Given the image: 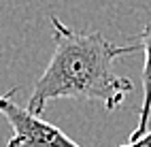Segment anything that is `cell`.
I'll return each mask as SVG.
<instances>
[{"mask_svg": "<svg viewBox=\"0 0 151 147\" xmlns=\"http://www.w3.org/2000/svg\"><path fill=\"white\" fill-rule=\"evenodd\" d=\"M122 147H151V130L143 136V139L130 141V143H126V145H122Z\"/></svg>", "mask_w": 151, "mask_h": 147, "instance_id": "obj_4", "label": "cell"}, {"mask_svg": "<svg viewBox=\"0 0 151 147\" xmlns=\"http://www.w3.org/2000/svg\"><path fill=\"white\" fill-rule=\"evenodd\" d=\"M53 53L47 68L34 83L26 109L38 115L47 102L73 98L81 102H100L106 111L122 107L132 92V81L115 73L113 62L119 55L140 51V45H117L100 32H79L51 15Z\"/></svg>", "mask_w": 151, "mask_h": 147, "instance_id": "obj_1", "label": "cell"}, {"mask_svg": "<svg viewBox=\"0 0 151 147\" xmlns=\"http://www.w3.org/2000/svg\"><path fill=\"white\" fill-rule=\"evenodd\" d=\"M17 92V87H13L0 96V113L13 128V136L6 141V147H81L58 126L32 115L26 107H19L15 102Z\"/></svg>", "mask_w": 151, "mask_h": 147, "instance_id": "obj_2", "label": "cell"}, {"mask_svg": "<svg viewBox=\"0 0 151 147\" xmlns=\"http://www.w3.org/2000/svg\"><path fill=\"white\" fill-rule=\"evenodd\" d=\"M138 45L140 51L145 53V64L140 73V85H143V104L138 113V126L130 134V141L143 139L149 132V120H151V19L145 24L143 32L138 34Z\"/></svg>", "mask_w": 151, "mask_h": 147, "instance_id": "obj_3", "label": "cell"}]
</instances>
